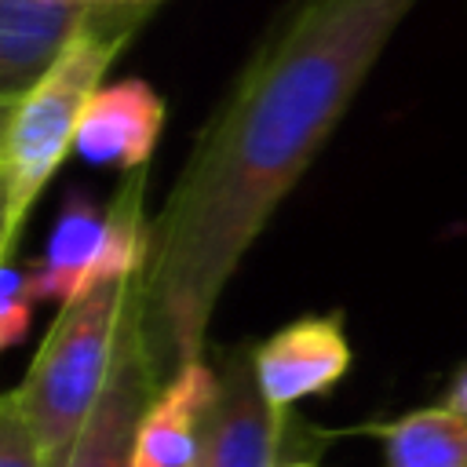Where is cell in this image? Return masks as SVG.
Segmentation results:
<instances>
[{"instance_id":"obj_1","label":"cell","mask_w":467,"mask_h":467,"mask_svg":"<svg viewBox=\"0 0 467 467\" xmlns=\"http://www.w3.org/2000/svg\"><path fill=\"white\" fill-rule=\"evenodd\" d=\"M416 4L292 0L241 66L153 215L135 277L142 343L161 387L201 358L226 281Z\"/></svg>"},{"instance_id":"obj_2","label":"cell","mask_w":467,"mask_h":467,"mask_svg":"<svg viewBox=\"0 0 467 467\" xmlns=\"http://www.w3.org/2000/svg\"><path fill=\"white\" fill-rule=\"evenodd\" d=\"M157 4H88L51 69L15 102L11 124L0 142L4 186H7V234L4 252L11 255L26 226L29 208L51 182L66 153L73 150L77 124L102 88L106 69L142 29Z\"/></svg>"},{"instance_id":"obj_3","label":"cell","mask_w":467,"mask_h":467,"mask_svg":"<svg viewBox=\"0 0 467 467\" xmlns=\"http://www.w3.org/2000/svg\"><path fill=\"white\" fill-rule=\"evenodd\" d=\"M131 288L135 281L102 285L66 303L29 361L26 379L15 387L47 467H66L106 390Z\"/></svg>"},{"instance_id":"obj_4","label":"cell","mask_w":467,"mask_h":467,"mask_svg":"<svg viewBox=\"0 0 467 467\" xmlns=\"http://www.w3.org/2000/svg\"><path fill=\"white\" fill-rule=\"evenodd\" d=\"M161 383L153 376L146 343H142V325H139V306H135V288L131 303L120 325L113 368L106 379V390L84 423L66 467H131V445H135V427L146 412V405L157 398Z\"/></svg>"},{"instance_id":"obj_5","label":"cell","mask_w":467,"mask_h":467,"mask_svg":"<svg viewBox=\"0 0 467 467\" xmlns=\"http://www.w3.org/2000/svg\"><path fill=\"white\" fill-rule=\"evenodd\" d=\"M350 368V343L339 317H296L252 350V372L266 405L281 416L303 398L332 390Z\"/></svg>"},{"instance_id":"obj_6","label":"cell","mask_w":467,"mask_h":467,"mask_svg":"<svg viewBox=\"0 0 467 467\" xmlns=\"http://www.w3.org/2000/svg\"><path fill=\"white\" fill-rule=\"evenodd\" d=\"M288 416L274 412L255 383L252 350L226 354L197 467H277Z\"/></svg>"},{"instance_id":"obj_7","label":"cell","mask_w":467,"mask_h":467,"mask_svg":"<svg viewBox=\"0 0 467 467\" xmlns=\"http://www.w3.org/2000/svg\"><path fill=\"white\" fill-rule=\"evenodd\" d=\"M164 128V99L142 77H124L117 84H102L80 124L73 150L99 168L139 171L150 164L157 139Z\"/></svg>"},{"instance_id":"obj_8","label":"cell","mask_w":467,"mask_h":467,"mask_svg":"<svg viewBox=\"0 0 467 467\" xmlns=\"http://www.w3.org/2000/svg\"><path fill=\"white\" fill-rule=\"evenodd\" d=\"M215 401L219 372L201 358L182 365L146 405L135 427L131 467H197Z\"/></svg>"},{"instance_id":"obj_9","label":"cell","mask_w":467,"mask_h":467,"mask_svg":"<svg viewBox=\"0 0 467 467\" xmlns=\"http://www.w3.org/2000/svg\"><path fill=\"white\" fill-rule=\"evenodd\" d=\"M88 4L0 0V99L18 102L62 55Z\"/></svg>"},{"instance_id":"obj_10","label":"cell","mask_w":467,"mask_h":467,"mask_svg":"<svg viewBox=\"0 0 467 467\" xmlns=\"http://www.w3.org/2000/svg\"><path fill=\"white\" fill-rule=\"evenodd\" d=\"M102 237H106V212H99V204L91 201V193L84 190H69L62 201V212L51 226L44 259L33 266V288L36 299H51V303H73L84 296V281L102 252Z\"/></svg>"},{"instance_id":"obj_11","label":"cell","mask_w":467,"mask_h":467,"mask_svg":"<svg viewBox=\"0 0 467 467\" xmlns=\"http://www.w3.org/2000/svg\"><path fill=\"white\" fill-rule=\"evenodd\" d=\"M387 467H467V416L452 405L416 409L372 427Z\"/></svg>"},{"instance_id":"obj_12","label":"cell","mask_w":467,"mask_h":467,"mask_svg":"<svg viewBox=\"0 0 467 467\" xmlns=\"http://www.w3.org/2000/svg\"><path fill=\"white\" fill-rule=\"evenodd\" d=\"M36 303L40 299L33 288V270L0 263V350H11L26 339Z\"/></svg>"},{"instance_id":"obj_13","label":"cell","mask_w":467,"mask_h":467,"mask_svg":"<svg viewBox=\"0 0 467 467\" xmlns=\"http://www.w3.org/2000/svg\"><path fill=\"white\" fill-rule=\"evenodd\" d=\"M0 467H47L15 390L0 394Z\"/></svg>"},{"instance_id":"obj_14","label":"cell","mask_w":467,"mask_h":467,"mask_svg":"<svg viewBox=\"0 0 467 467\" xmlns=\"http://www.w3.org/2000/svg\"><path fill=\"white\" fill-rule=\"evenodd\" d=\"M449 405L456 409V412H463L467 416V365L452 376V387H449Z\"/></svg>"},{"instance_id":"obj_15","label":"cell","mask_w":467,"mask_h":467,"mask_svg":"<svg viewBox=\"0 0 467 467\" xmlns=\"http://www.w3.org/2000/svg\"><path fill=\"white\" fill-rule=\"evenodd\" d=\"M4 234H7V186H4V171H0V263H7Z\"/></svg>"},{"instance_id":"obj_16","label":"cell","mask_w":467,"mask_h":467,"mask_svg":"<svg viewBox=\"0 0 467 467\" xmlns=\"http://www.w3.org/2000/svg\"><path fill=\"white\" fill-rule=\"evenodd\" d=\"M11 113H15V102L11 99H0V142H4V131L11 124Z\"/></svg>"},{"instance_id":"obj_17","label":"cell","mask_w":467,"mask_h":467,"mask_svg":"<svg viewBox=\"0 0 467 467\" xmlns=\"http://www.w3.org/2000/svg\"><path fill=\"white\" fill-rule=\"evenodd\" d=\"M77 4H157V0H77Z\"/></svg>"},{"instance_id":"obj_18","label":"cell","mask_w":467,"mask_h":467,"mask_svg":"<svg viewBox=\"0 0 467 467\" xmlns=\"http://www.w3.org/2000/svg\"><path fill=\"white\" fill-rule=\"evenodd\" d=\"M277 467H314L310 460H285V463H277Z\"/></svg>"},{"instance_id":"obj_19","label":"cell","mask_w":467,"mask_h":467,"mask_svg":"<svg viewBox=\"0 0 467 467\" xmlns=\"http://www.w3.org/2000/svg\"><path fill=\"white\" fill-rule=\"evenodd\" d=\"M0 171H4V161H0Z\"/></svg>"},{"instance_id":"obj_20","label":"cell","mask_w":467,"mask_h":467,"mask_svg":"<svg viewBox=\"0 0 467 467\" xmlns=\"http://www.w3.org/2000/svg\"><path fill=\"white\" fill-rule=\"evenodd\" d=\"M157 4H161V0H157Z\"/></svg>"}]
</instances>
